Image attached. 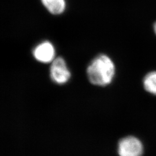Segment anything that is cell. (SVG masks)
Returning a JSON list of instances; mask_svg holds the SVG:
<instances>
[{
    "mask_svg": "<svg viewBox=\"0 0 156 156\" xmlns=\"http://www.w3.org/2000/svg\"><path fill=\"white\" fill-rule=\"evenodd\" d=\"M87 76L90 82L98 86H106L115 78L116 67L111 58L106 55L96 56L87 68Z\"/></svg>",
    "mask_w": 156,
    "mask_h": 156,
    "instance_id": "obj_1",
    "label": "cell"
},
{
    "mask_svg": "<svg viewBox=\"0 0 156 156\" xmlns=\"http://www.w3.org/2000/svg\"><path fill=\"white\" fill-rule=\"evenodd\" d=\"M71 76L65 60L62 57H56L51 62L50 68V77L55 83L62 85L67 83Z\"/></svg>",
    "mask_w": 156,
    "mask_h": 156,
    "instance_id": "obj_2",
    "label": "cell"
},
{
    "mask_svg": "<svg viewBox=\"0 0 156 156\" xmlns=\"http://www.w3.org/2000/svg\"><path fill=\"white\" fill-rule=\"evenodd\" d=\"M117 152L119 156H142L144 147L137 138L128 136L119 142Z\"/></svg>",
    "mask_w": 156,
    "mask_h": 156,
    "instance_id": "obj_3",
    "label": "cell"
},
{
    "mask_svg": "<svg viewBox=\"0 0 156 156\" xmlns=\"http://www.w3.org/2000/svg\"><path fill=\"white\" fill-rule=\"evenodd\" d=\"M33 55L35 59L39 62L49 63L55 59L56 50L51 42L46 41L35 47Z\"/></svg>",
    "mask_w": 156,
    "mask_h": 156,
    "instance_id": "obj_4",
    "label": "cell"
},
{
    "mask_svg": "<svg viewBox=\"0 0 156 156\" xmlns=\"http://www.w3.org/2000/svg\"><path fill=\"white\" fill-rule=\"evenodd\" d=\"M41 2L48 12L54 15H61L66 8V0H41Z\"/></svg>",
    "mask_w": 156,
    "mask_h": 156,
    "instance_id": "obj_5",
    "label": "cell"
},
{
    "mask_svg": "<svg viewBox=\"0 0 156 156\" xmlns=\"http://www.w3.org/2000/svg\"><path fill=\"white\" fill-rule=\"evenodd\" d=\"M145 89L152 94L156 95V71H151L145 75L144 80Z\"/></svg>",
    "mask_w": 156,
    "mask_h": 156,
    "instance_id": "obj_6",
    "label": "cell"
},
{
    "mask_svg": "<svg viewBox=\"0 0 156 156\" xmlns=\"http://www.w3.org/2000/svg\"><path fill=\"white\" fill-rule=\"evenodd\" d=\"M153 30H154V32L156 35V22L154 23V24L153 25Z\"/></svg>",
    "mask_w": 156,
    "mask_h": 156,
    "instance_id": "obj_7",
    "label": "cell"
}]
</instances>
